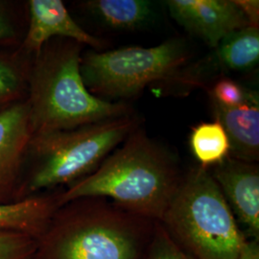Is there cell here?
<instances>
[{
    "label": "cell",
    "instance_id": "cell-1",
    "mask_svg": "<svg viewBox=\"0 0 259 259\" xmlns=\"http://www.w3.org/2000/svg\"><path fill=\"white\" fill-rule=\"evenodd\" d=\"M183 177L176 157L139 126L92 174L62 189L60 204L105 198L127 212L159 222Z\"/></svg>",
    "mask_w": 259,
    "mask_h": 259
},
{
    "label": "cell",
    "instance_id": "cell-2",
    "mask_svg": "<svg viewBox=\"0 0 259 259\" xmlns=\"http://www.w3.org/2000/svg\"><path fill=\"white\" fill-rule=\"evenodd\" d=\"M156 222L105 198L73 200L57 209L29 259H139Z\"/></svg>",
    "mask_w": 259,
    "mask_h": 259
},
{
    "label": "cell",
    "instance_id": "cell-3",
    "mask_svg": "<svg viewBox=\"0 0 259 259\" xmlns=\"http://www.w3.org/2000/svg\"><path fill=\"white\" fill-rule=\"evenodd\" d=\"M81 48L80 44L65 39L47 42L36 55L26 100L33 135L76 129L134 113L124 103L90 93L81 74Z\"/></svg>",
    "mask_w": 259,
    "mask_h": 259
},
{
    "label": "cell",
    "instance_id": "cell-4",
    "mask_svg": "<svg viewBox=\"0 0 259 259\" xmlns=\"http://www.w3.org/2000/svg\"><path fill=\"white\" fill-rule=\"evenodd\" d=\"M159 223L193 259H236L248 240L209 170L201 166L184 174Z\"/></svg>",
    "mask_w": 259,
    "mask_h": 259
},
{
    "label": "cell",
    "instance_id": "cell-5",
    "mask_svg": "<svg viewBox=\"0 0 259 259\" xmlns=\"http://www.w3.org/2000/svg\"><path fill=\"white\" fill-rule=\"evenodd\" d=\"M139 126L133 113L76 129L34 134L28 153L34 165L25 177L23 198L89 176Z\"/></svg>",
    "mask_w": 259,
    "mask_h": 259
},
{
    "label": "cell",
    "instance_id": "cell-6",
    "mask_svg": "<svg viewBox=\"0 0 259 259\" xmlns=\"http://www.w3.org/2000/svg\"><path fill=\"white\" fill-rule=\"evenodd\" d=\"M190 59V50L181 38L157 47H131L90 51L82 57L81 74L90 93L108 99H131L157 82L175 81Z\"/></svg>",
    "mask_w": 259,
    "mask_h": 259
},
{
    "label": "cell",
    "instance_id": "cell-7",
    "mask_svg": "<svg viewBox=\"0 0 259 259\" xmlns=\"http://www.w3.org/2000/svg\"><path fill=\"white\" fill-rule=\"evenodd\" d=\"M32 137L26 101L0 111V204L24 200L23 171Z\"/></svg>",
    "mask_w": 259,
    "mask_h": 259
},
{
    "label": "cell",
    "instance_id": "cell-8",
    "mask_svg": "<svg viewBox=\"0 0 259 259\" xmlns=\"http://www.w3.org/2000/svg\"><path fill=\"white\" fill-rule=\"evenodd\" d=\"M248 239L259 241V167L226 157L208 169Z\"/></svg>",
    "mask_w": 259,
    "mask_h": 259
},
{
    "label": "cell",
    "instance_id": "cell-9",
    "mask_svg": "<svg viewBox=\"0 0 259 259\" xmlns=\"http://www.w3.org/2000/svg\"><path fill=\"white\" fill-rule=\"evenodd\" d=\"M165 3L180 25L212 48L230 34L250 26L234 0H168Z\"/></svg>",
    "mask_w": 259,
    "mask_h": 259
},
{
    "label": "cell",
    "instance_id": "cell-10",
    "mask_svg": "<svg viewBox=\"0 0 259 259\" xmlns=\"http://www.w3.org/2000/svg\"><path fill=\"white\" fill-rule=\"evenodd\" d=\"M29 26L23 42L25 50L37 55L53 37H63L100 49L102 40L81 27L61 0H30Z\"/></svg>",
    "mask_w": 259,
    "mask_h": 259
},
{
    "label": "cell",
    "instance_id": "cell-11",
    "mask_svg": "<svg viewBox=\"0 0 259 259\" xmlns=\"http://www.w3.org/2000/svg\"><path fill=\"white\" fill-rule=\"evenodd\" d=\"M213 116L225 130L230 141V157L247 162L259 157L258 93L235 107L210 101Z\"/></svg>",
    "mask_w": 259,
    "mask_h": 259
},
{
    "label": "cell",
    "instance_id": "cell-12",
    "mask_svg": "<svg viewBox=\"0 0 259 259\" xmlns=\"http://www.w3.org/2000/svg\"><path fill=\"white\" fill-rule=\"evenodd\" d=\"M61 192H41L18 203L0 204V232H19L37 239L61 206Z\"/></svg>",
    "mask_w": 259,
    "mask_h": 259
},
{
    "label": "cell",
    "instance_id": "cell-13",
    "mask_svg": "<svg viewBox=\"0 0 259 259\" xmlns=\"http://www.w3.org/2000/svg\"><path fill=\"white\" fill-rule=\"evenodd\" d=\"M85 7L103 24L117 31L140 29L154 18L153 3L147 0H92Z\"/></svg>",
    "mask_w": 259,
    "mask_h": 259
},
{
    "label": "cell",
    "instance_id": "cell-14",
    "mask_svg": "<svg viewBox=\"0 0 259 259\" xmlns=\"http://www.w3.org/2000/svg\"><path fill=\"white\" fill-rule=\"evenodd\" d=\"M216 49L219 65L228 70L242 71L258 64L259 28L247 26L225 37Z\"/></svg>",
    "mask_w": 259,
    "mask_h": 259
},
{
    "label": "cell",
    "instance_id": "cell-15",
    "mask_svg": "<svg viewBox=\"0 0 259 259\" xmlns=\"http://www.w3.org/2000/svg\"><path fill=\"white\" fill-rule=\"evenodd\" d=\"M189 143L194 157L203 168L209 169L230 156V141L218 121L195 126Z\"/></svg>",
    "mask_w": 259,
    "mask_h": 259
},
{
    "label": "cell",
    "instance_id": "cell-16",
    "mask_svg": "<svg viewBox=\"0 0 259 259\" xmlns=\"http://www.w3.org/2000/svg\"><path fill=\"white\" fill-rule=\"evenodd\" d=\"M256 93L244 88L234 80L224 77L214 83L208 94L210 101L224 107H235L247 102Z\"/></svg>",
    "mask_w": 259,
    "mask_h": 259
},
{
    "label": "cell",
    "instance_id": "cell-17",
    "mask_svg": "<svg viewBox=\"0 0 259 259\" xmlns=\"http://www.w3.org/2000/svg\"><path fill=\"white\" fill-rule=\"evenodd\" d=\"M139 259H193L181 250L169 237L163 227L156 222L153 236Z\"/></svg>",
    "mask_w": 259,
    "mask_h": 259
},
{
    "label": "cell",
    "instance_id": "cell-18",
    "mask_svg": "<svg viewBox=\"0 0 259 259\" xmlns=\"http://www.w3.org/2000/svg\"><path fill=\"white\" fill-rule=\"evenodd\" d=\"M37 239L19 232H0V259H29Z\"/></svg>",
    "mask_w": 259,
    "mask_h": 259
},
{
    "label": "cell",
    "instance_id": "cell-19",
    "mask_svg": "<svg viewBox=\"0 0 259 259\" xmlns=\"http://www.w3.org/2000/svg\"><path fill=\"white\" fill-rule=\"evenodd\" d=\"M21 90V78L8 61L0 58V104L17 100Z\"/></svg>",
    "mask_w": 259,
    "mask_h": 259
},
{
    "label": "cell",
    "instance_id": "cell-20",
    "mask_svg": "<svg viewBox=\"0 0 259 259\" xmlns=\"http://www.w3.org/2000/svg\"><path fill=\"white\" fill-rule=\"evenodd\" d=\"M240 8L245 17L248 19L251 27H258L259 1L258 0H234Z\"/></svg>",
    "mask_w": 259,
    "mask_h": 259
},
{
    "label": "cell",
    "instance_id": "cell-21",
    "mask_svg": "<svg viewBox=\"0 0 259 259\" xmlns=\"http://www.w3.org/2000/svg\"><path fill=\"white\" fill-rule=\"evenodd\" d=\"M236 259H259V241H246Z\"/></svg>",
    "mask_w": 259,
    "mask_h": 259
},
{
    "label": "cell",
    "instance_id": "cell-22",
    "mask_svg": "<svg viewBox=\"0 0 259 259\" xmlns=\"http://www.w3.org/2000/svg\"><path fill=\"white\" fill-rule=\"evenodd\" d=\"M13 34H14V31L9 21L0 13V39L9 38L13 36Z\"/></svg>",
    "mask_w": 259,
    "mask_h": 259
}]
</instances>
